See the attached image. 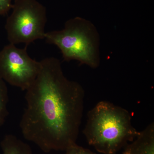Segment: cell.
<instances>
[{"instance_id":"cell-1","label":"cell","mask_w":154,"mask_h":154,"mask_svg":"<svg viewBox=\"0 0 154 154\" xmlns=\"http://www.w3.org/2000/svg\"><path fill=\"white\" fill-rule=\"evenodd\" d=\"M26 91V107L19 123L25 139L44 152L66 151L76 141L82 124L85 91L64 74L60 60L45 58Z\"/></svg>"},{"instance_id":"cell-2","label":"cell","mask_w":154,"mask_h":154,"mask_svg":"<svg viewBox=\"0 0 154 154\" xmlns=\"http://www.w3.org/2000/svg\"><path fill=\"white\" fill-rule=\"evenodd\" d=\"M131 116L123 107L100 101L88 112L83 134L89 144L99 153L116 154L139 134Z\"/></svg>"},{"instance_id":"cell-3","label":"cell","mask_w":154,"mask_h":154,"mask_svg":"<svg viewBox=\"0 0 154 154\" xmlns=\"http://www.w3.org/2000/svg\"><path fill=\"white\" fill-rule=\"evenodd\" d=\"M46 42L60 50L64 61H78L92 69L101 62L100 35L95 25L81 17L66 22L63 29L45 33Z\"/></svg>"},{"instance_id":"cell-4","label":"cell","mask_w":154,"mask_h":154,"mask_svg":"<svg viewBox=\"0 0 154 154\" xmlns=\"http://www.w3.org/2000/svg\"><path fill=\"white\" fill-rule=\"evenodd\" d=\"M11 9L5 25L10 43H25L27 47L35 40L45 38L47 16L43 5L37 0H15Z\"/></svg>"},{"instance_id":"cell-5","label":"cell","mask_w":154,"mask_h":154,"mask_svg":"<svg viewBox=\"0 0 154 154\" xmlns=\"http://www.w3.org/2000/svg\"><path fill=\"white\" fill-rule=\"evenodd\" d=\"M27 47L19 48L10 43L0 51V77L24 91L34 82L40 69V61L29 56Z\"/></svg>"},{"instance_id":"cell-6","label":"cell","mask_w":154,"mask_h":154,"mask_svg":"<svg viewBox=\"0 0 154 154\" xmlns=\"http://www.w3.org/2000/svg\"><path fill=\"white\" fill-rule=\"evenodd\" d=\"M122 154H154V124L139 131L137 137L124 148Z\"/></svg>"},{"instance_id":"cell-7","label":"cell","mask_w":154,"mask_h":154,"mask_svg":"<svg viewBox=\"0 0 154 154\" xmlns=\"http://www.w3.org/2000/svg\"><path fill=\"white\" fill-rule=\"evenodd\" d=\"M1 146L3 154H33L29 145L13 134L5 136Z\"/></svg>"},{"instance_id":"cell-8","label":"cell","mask_w":154,"mask_h":154,"mask_svg":"<svg viewBox=\"0 0 154 154\" xmlns=\"http://www.w3.org/2000/svg\"><path fill=\"white\" fill-rule=\"evenodd\" d=\"M8 92L6 83L0 77V127L5 124L9 115L8 104Z\"/></svg>"},{"instance_id":"cell-9","label":"cell","mask_w":154,"mask_h":154,"mask_svg":"<svg viewBox=\"0 0 154 154\" xmlns=\"http://www.w3.org/2000/svg\"><path fill=\"white\" fill-rule=\"evenodd\" d=\"M65 154H96L88 149L75 144L66 151Z\"/></svg>"},{"instance_id":"cell-10","label":"cell","mask_w":154,"mask_h":154,"mask_svg":"<svg viewBox=\"0 0 154 154\" xmlns=\"http://www.w3.org/2000/svg\"><path fill=\"white\" fill-rule=\"evenodd\" d=\"M13 0H0V16L7 14L12 8Z\"/></svg>"}]
</instances>
